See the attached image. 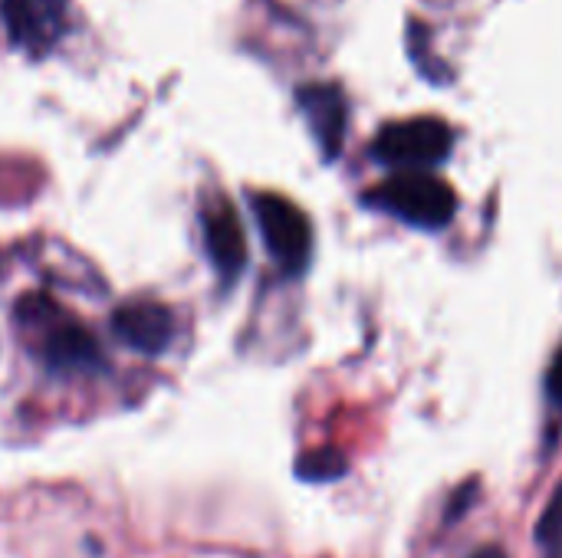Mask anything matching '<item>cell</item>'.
I'll return each mask as SVG.
<instances>
[{"label":"cell","mask_w":562,"mask_h":558,"mask_svg":"<svg viewBox=\"0 0 562 558\" xmlns=\"http://www.w3.org/2000/svg\"><path fill=\"white\" fill-rule=\"evenodd\" d=\"M16 322L40 335L36 352L43 365L56 375H89L102 372V349L95 335L72 322L53 299L46 296H26L16 303Z\"/></svg>","instance_id":"obj_1"},{"label":"cell","mask_w":562,"mask_h":558,"mask_svg":"<svg viewBox=\"0 0 562 558\" xmlns=\"http://www.w3.org/2000/svg\"><path fill=\"white\" fill-rule=\"evenodd\" d=\"M112 332L122 345L142 355H161L175 339V316L155 299H135L115 309Z\"/></svg>","instance_id":"obj_8"},{"label":"cell","mask_w":562,"mask_h":558,"mask_svg":"<svg viewBox=\"0 0 562 558\" xmlns=\"http://www.w3.org/2000/svg\"><path fill=\"white\" fill-rule=\"evenodd\" d=\"M537 546L547 553V558H562V480L537 523Z\"/></svg>","instance_id":"obj_9"},{"label":"cell","mask_w":562,"mask_h":558,"mask_svg":"<svg viewBox=\"0 0 562 558\" xmlns=\"http://www.w3.org/2000/svg\"><path fill=\"white\" fill-rule=\"evenodd\" d=\"M366 201L422 230L448 227L458 210V194L451 191V184L428 171H402L382 181Z\"/></svg>","instance_id":"obj_2"},{"label":"cell","mask_w":562,"mask_h":558,"mask_svg":"<svg viewBox=\"0 0 562 558\" xmlns=\"http://www.w3.org/2000/svg\"><path fill=\"white\" fill-rule=\"evenodd\" d=\"M257 227L263 234V243L270 250V257L277 260V266L290 276H300L310 266L313 257V227L310 217L286 197L263 191L250 197Z\"/></svg>","instance_id":"obj_3"},{"label":"cell","mask_w":562,"mask_h":558,"mask_svg":"<svg viewBox=\"0 0 562 558\" xmlns=\"http://www.w3.org/2000/svg\"><path fill=\"white\" fill-rule=\"evenodd\" d=\"M300 112L323 151L326 161H333L342 151L346 128H349V102L346 92L333 82H310L296 92Z\"/></svg>","instance_id":"obj_7"},{"label":"cell","mask_w":562,"mask_h":558,"mask_svg":"<svg viewBox=\"0 0 562 558\" xmlns=\"http://www.w3.org/2000/svg\"><path fill=\"white\" fill-rule=\"evenodd\" d=\"M296 474L310 483H326V480H339L346 474V457L339 451H313L300 460Z\"/></svg>","instance_id":"obj_10"},{"label":"cell","mask_w":562,"mask_h":558,"mask_svg":"<svg viewBox=\"0 0 562 558\" xmlns=\"http://www.w3.org/2000/svg\"><path fill=\"white\" fill-rule=\"evenodd\" d=\"M547 398L553 401L557 411H562V345L557 358H553V365H550V372H547Z\"/></svg>","instance_id":"obj_11"},{"label":"cell","mask_w":562,"mask_h":558,"mask_svg":"<svg viewBox=\"0 0 562 558\" xmlns=\"http://www.w3.org/2000/svg\"><path fill=\"white\" fill-rule=\"evenodd\" d=\"M10 43L30 56H46L69 26V0H0Z\"/></svg>","instance_id":"obj_5"},{"label":"cell","mask_w":562,"mask_h":558,"mask_svg":"<svg viewBox=\"0 0 562 558\" xmlns=\"http://www.w3.org/2000/svg\"><path fill=\"white\" fill-rule=\"evenodd\" d=\"M471 558H507V553H504V549H497V546H487V549L474 553Z\"/></svg>","instance_id":"obj_12"},{"label":"cell","mask_w":562,"mask_h":558,"mask_svg":"<svg viewBox=\"0 0 562 558\" xmlns=\"http://www.w3.org/2000/svg\"><path fill=\"white\" fill-rule=\"evenodd\" d=\"M454 148V132L431 115L422 118H405V122H392L379 132L372 155L382 164L392 168H405V171H428L435 164H441Z\"/></svg>","instance_id":"obj_4"},{"label":"cell","mask_w":562,"mask_h":558,"mask_svg":"<svg viewBox=\"0 0 562 558\" xmlns=\"http://www.w3.org/2000/svg\"><path fill=\"white\" fill-rule=\"evenodd\" d=\"M204 250L224 283H234L247 266V237L244 224L227 197H207L201 207Z\"/></svg>","instance_id":"obj_6"}]
</instances>
